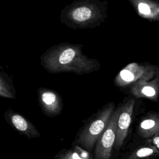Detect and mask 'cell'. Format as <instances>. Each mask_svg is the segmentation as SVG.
<instances>
[{
    "label": "cell",
    "mask_w": 159,
    "mask_h": 159,
    "mask_svg": "<svg viewBox=\"0 0 159 159\" xmlns=\"http://www.w3.org/2000/svg\"><path fill=\"white\" fill-rule=\"evenodd\" d=\"M83 45L66 42L51 47L40 56V64L48 73H91L101 68L99 61L82 52Z\"/></svg>",
    "instance_id": "6da1fadb"
},
{
    "label": "cell",
    "mask_w": 159,
    "mask_h": 159,
    "mask_svg": "<svg viewBox=\"0 0 159 159\" xmlns=\"http://www.w3.org/2000/svg\"><path fill=\"white\" fill-rule=\"evenodd\" d=\"M108 2L100 0H76L66 6L60 14V21L69 28H95L107 17Z\"/></svg>",
    "instance_id": "7a4b0ae2"
},
{
    "label": "cell",
    "mask_w": 159,
    "mask_h": 159,
    "mask_svg": "<svg viewBox=\"0 0 159 159\" xmlns=\"http://www.w3.org/2000/svg\"><path fill=\"white\" fill-rule=\"evenodd\" d=\"M114 108V103L110 102L101 109L94 119L79 134L77 141L80 145L88 151L92 150L99 136L107 127Z\"/></svg>",
    "instance_id": "3957f363"
},
{
    "label": "cell",
    "mask_w": 159,
    "mask_h": 159,
    "mask_svg": "<svg viewBox=\"0 0 159 159\" xmlns=\"http://www.w3.org/2000/svg\"><path fill=\"white\" fill-rule=\"evenodd\" d=\"M158 67L157 65L148 62L129 63L119 71L114 79V83L116 86L120 88L130 87L140 81L153 78Z\"/></svg>",
    "instance_id": "277c9868"
},
{
    "label": "cell",
    "mask_w": 159,
    "mask_h": 159,
    "mask_svg": "<svg viewBox=\"0 0 159 159\" xmlns=\"http://www.w3.org/2000/svg\"><path fill=\"white\" fill-rule=\"evenodd\" d=\"M120 111V106L115 109L109 123L98 139L94 152V159H110L111 151L116 139L117 123Z\"/></svg>",
    "instance_id": "5b68a950"
},
{
    "label": "cell",
    "mask_w": 159,
    "mask_h": 159,
    "mask_svg": "<svg viewBox=\"0 0 159 159\" xmlns=\"http://www.w3.org/2000/svg\"><path fill=\"white\" fill-rule=\"evenodd\" d=\"M135 104V100L134 98H130L120 105V111L117 123L116 139L114 144V148L116 150L120 149L127 135Z\"/></svg>",
    "instance_id": "8992f818"
},
{
    "label": "cell",
    "mask_w": 159,
    "mask_h": 159,
    "mask_svg": "<svg viewBox=\"0 0 159 159\" xmlns=\"http://www.w3.org/2000/svg\"><path fill=\"white\" fill-rule=\"evenodd\" d=\"M130 92L137 98L157 101L159 98V67L153 78L134 84L130 87Z\"/></svg>",
    "instance_id": "52a82bcc"
},
{
    "label": "cell",
    "mask_w": 159,
    "mask_h": 159,
    "mask_svg": "<svg viewBox=\"0 0 159 159\" xmlns=\"http://www.w3.org/2000/svg\"><path fill=\"white\" fill-rule=\"evenodd\" d=\"M37 93L39 103L47 114L56 115L60 112L62 101L60 96L56 91L45 88H40Z\"/></svg>",
    "instance_id": "ba28073f"
},
{
    "label": "cell",
    "mask_w": 159,
    "mask_h": 159,
    "mask_svg": "<svg viewBox=\"0 0 159 159\" xmlns=\"http://www.w3.org/2000/svg\"><path fill=\"white\" fill-rule=\"evenodd\" d=\"M137 14L150 21L159 22V2L155 0H128Z\"/></svg>",
    "instance_id": "9c48e42d"
},
{
    "label": "cell",
    "mask_w": 159,
    "mask_h": 159,
    "mask_svg": "<svg viewBox=\"0 0 159 159\" xmlns=\"http://www.w3.org/2000/svg\"><path fill=\"white\" fill-rule=\"evenodd\" d=\"M137 132L143 139H149L159 132V113L150 112L140 122Z\"/></svg>",
    "instance_id": "30bf717a"
},
{
    "label": "cell",
    "mask_w": 159,
    "mask_h": 159,
    "mask_svg": "<svg viewBox=\"0 0 159 159\" xmlns=\"http://www.w3.org/2000/svg\"><path fill=\"white\" fill-rule=\"evenodd\" d=\"M7 117L11 125L28 138H35L40 136L39 132L32 124L20 114L11 111L8 112Z\"/></svg>",
    "instance_id": "8fae6325"
},
{
    "label": "cell",
    "mask_w": 159,
    "mask_h": 159,
    "mask_svg": "<svg viewBox=\"0 0 159 159\" xmlns=\"http://www.w3.org/2000/svg\"><path fill=\"white\" fill-rule=\"evenodd\" d=\"M0 96L6 98H15L14 87L10 78L6 73L1 72L0 74Z\"/></svg>",
    "instance_id": "7c38bea8"
},
{
    "label": "cell",
    "mask_w": 159,
    "mask_h": 159,
    "mask_svg": "<svg viewBox=\"0 0 159 159\" xmlns=\"http://www.w3.org/2000/svg\"><path fill=\"white\" fill-rule=\"evenodd\" d=\"M153 155L159 156V150L154 146L148 144L135 150L126 159H140Z\"/></svg>",
    "instance_id": "4fadbf2b"
},
{
    "label": "cell",
    "mask_w": 159,
    "mask_h": 159,
    "mask_svg": "<svg viewBox=\"0 0 159 159\" xmlns=\"http://www.w3.org/2000/svg\"><path fill=\"white\" fill-rule=\"evenodd\" d=\"M147 141L148 142V144L154 146L159 150V132L155 134L151 139H148Z\"/></svg>",
    "instance_id": "5bb4252c"
}]
</instances>
